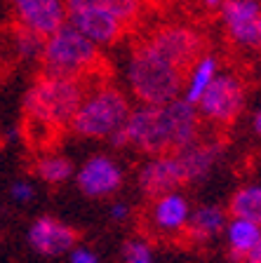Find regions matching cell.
<instances>
[{"mask_svg":"<svg viewBox=\"0 0 261 263\" xmlns=\"http://www.w3.org/2000/svg\"><path fill=\"white\" fill-rule=\"evenodd\" d=\"M181 186H186V181L181 174L177 153L148 155L142 162V167L136 170V188L148 200L160 197L165 193L179 191Z\"/></svg>","mask_w":261,"mask_h":263,"instance_id":"cell-11","label":"cell"},{"mask_svg":"<svg viewBox=\"0 0 261 263\" xmlns=\"http://www.w3.org/2000/svg\"><path fill=\"white\" fill-rule=\"evenodd\" d=\"M200 3H202V7L210 10V12H219L221 5H223V0H200Z\"/></svg>","mask_w":261,"mask_h":263,"instance_id":"cell-27","label":"cell"},{"mask_svg":"<svg viewBox=\"0 0 261 263\" xmlns=\"http://www.w3.org/2000/svg\"><path fill=\"white\" fill-rule=\"evenodd\" d=\"M127 141L144 155L177 153L179 151V129L172 101L163 106L136 104L125 122Z\"/></svg>","mask_w":261,"mask_h":263,"instance_id":"cell-5","label":"cell"},{"mask_svg":"<svg viewBox=\"0 0 261 263\" xmlns=\"http://www.w3.org/2000/svg\"><path fill=\"white\" fill-rule=\"evenodd\" d=\"M87 87V80L40 73L24 94V118L31 141L38 137V146H43L59 132L68 129L73 115L85 99Z\"/></svg>","mask_w":261,"mask_h":263,"instance_id":"cell-1","label":"cell"},{"mask_svg":"<svg viewBox=\"0 0 261 263\" xmlns=\"http://www.w3.org/2000/svg\"><path fill=\"white\" fill-rule=\"evenodd\" d=\"M139 258H153V247L148 237H130L123 245V263L127 261H139Z\"/></svg>","mask_w":261,"mask_h":263,"instance_id":"cell-23","label":"cell"},{"mask_svg":"<svg viewBox=\"0 0 261 263\" xmlns=\"http://www.w3.org/2000/svg\"><path fill=\"white\" fill-rule=\"evenodd\" d=\"M226 151V143L219 137L212 139H198L190 146L177 151V160H179L181 174H184L186 183H200L207 176L217 170V164L221 162V155Z\"/></svg>","mask_w":261,"mask_h":263,"instance_id":"cell-15","label":"cell"},{"mask_svg":"<svg viewBox=\"0 0 261 263\" xmlns=\"http://www.w3.org/2000/svg\"><path fill=\"white\" fill-rule=\"evenodd\" d=\"M106 3H109V7L113 10V14L118 16L127 28L142 16V10H144L142 0H106Z\"/></svg>","mask_w":261,"mask_h":263,"instance_id":"cell-22","label":"cell"},{"mask_svg":"<svg viewBox=\"0 0 261 263\" xmlns=\"http://www.w3.org/2000/svg\"><path fill=\"white\" fill-rule=\"evenodd\" d=\"M99 64H101V47H97L92 40H87L68 22L61 28H57L55 33H49L43 43V52H40L43 73L90 82Z\"/></svg>","mask_w":261,"mask_h":263,"instance_id":"cell-4","label":"cell"},{"mask_svg":"<svg viewBox=\"0 0 261 263\" xmlns=\"http://www.w3.org/2000/svg\"><path fill=\"white\" fill-rule=\"evenodd\" d=\"M217 14L223 24L226 38L238 49H245V52L261 49V0H223L221 10Z\"/></svg>","mask_w":261,"mask_h":263,"instance_id":"cell-9","label":"cell"},{"mask_svg":"<svg viewBox=\"0 0 261 263\" xmlns=\"http://www.w3.org/2000/svg\"><path fill=\"white\" fill-rule=\"evenodd\" d=\"M252 129H254L256 137H261V108L252 115Z\"/></svg>","mask_w":261,"mask_h":263,"instance_id":"cell-28","label":"cell"},{"mask_svg":"<svg viewBox=\"0 0 261 263\" xmlns=\"http://www.w3.org/2000/svg\"><path fill=\"white\" fill-rule=\"evenodd\" d=\"M226 242H229V254L233 261L245 263L247 254L261 242V226L245 219H229L226 223Z\"/></svg>","mask_w":261,"mask_h":263,"instance_id":"cell-18","label":"cell"},{"mask_svg":"<svg viewBox=\"0 0 261 263\" xmlns=\"http://www.w3.org/2000/svg\"><path fill=\"white\" fill-rule=\"evenodd\" d=\"M68 263H99V256L90 247L76 245L71 252H68Z\"/></svg>","mask_w":261,"mask_h":263,"instance_id":"cell-25","label":"cell"},{"mask_svg":"<svg viewBox=\"0 0 261 263\" xmlns=\"http://www.w3.org/2000/svg\"><path fill=\"white\" fill-rule=\"evenodd\" d=\"M123 181H125V172L111 155H92L76 172L78 191L92 200L115 195L123 188Z\"/></svg>","mask_w":261,"mask_h":263,"instance_id":"cell-10","label":"cell"},{"mask_svg":"<svg viewBox=\"0 0 261 263\" xmlns=\"http://www.w3.org/2000/svg\"><path fill=\"white\" fill-rule=\"evenodd\" d=\"M221 71V64L214 54L205 52L196 64L190 66L186 71V78H184V92H181V99H186L188 104L196 106L198 101L202 99V94L207 92V87L212 85V80L219 76Z\"/></svg>","mask_w":261,"mask_h":263,"instance_id":"cell-17","label":"cell"},{"mask_svg":"<svg viewBox=\"0 0 261 263\" xmlns=\"http://www.w3.org/2000/svg\"><path fill=\"white\" fill-rule=\"evenodd\" d=\"M19 26L47 38L66 24V0H10Z\"/></svg>","mask_w":261,"mask_h":263,"instance_id":"cell-13","label":"cell"},{"mask_svg":"<svg viewBox=\"0 0 261 263\" xmlns=\"http://www.w3.org/2000/svg\"><path fill=\"white\" fill-rule=\"evenodd\" d=\"M33 172L40 181H45L47 186H61L66 181H71L76 174V167L66 155L59 153H45L33 162Z\"/></svg>","mask_w":261,"mask_h":263,"instance_id":"cell-20","label":"cell"},{"mask_svg":"<svg viewBox=\"0 0 261 263\" xmlns=\"http://www.w3.org/2000/svg\"><path fill=\"white\" fill-rule=\"evenodd\" d=\"M132 113L127 94L111 82L90 85L80 108L76 110L68 129L80 139H103L109 141L113 132L125 127Z\"/></svg>","mask_w":261,"mask_h":263,"instance_id":"cell-3","label":"cell"},{"mask_svg":"<svg viewBox=\"0 0 261 263\" xmlns=\"http://www.w3.org/2000/svg\"><path fill=\"white\" fill-rule=\"evenodd\" d=\"M10 197L16 204H28L36 197V188L28 183V181H14L10 188Z\"/></svg>","mask_w":261,"mask_h":263,"instance_id":"cell-24","label":"cell"},{"mask_svg":"<svg viewBox=\"0 0 261 263\" xmlns=\"http://www.w3.org/2000/svg\"><path fill=\"white\" fill-rule=\"evenodd\" d=\"M26 240L43 256H61L78 245V230L57 216H38L28 226Z\"/></svg>","mask_w":261,"mask_h":263,"instance_id":"cell-14","label":"cell"},{"mask_svg":"<svg viewBox=\"0 0 261 263\" xmlns=\"http://www.w3.org/2000/svg\"><path fill=\"white\" fill-rule=\"evenodd\" d=\"M153 49H158L181 71H188L207 52V40L196 26L190 24H163L144 38Z\"/></svg>","mask_w":261,"mask_h":263,"instance_id":"cell-8","label":"cell"},{"mask_svg":"<svg viewBox=\"0 0 261 263\" xmlns=\"http://www.w3.org/2000/svg\"><path fill=\"white\" fill-rule=\"evenodd\" d=\"M247 101V87L238 73L219 71V76L207 87L202 99L196 104L200 120L219 129L231 127L240 118Z\"/></svg>","mask_w":261,"mask_h":263,"instance_id":"cell-6","label":"cell"},{"mask_svg":"<svg viewBox=\"0 0 261 263\" xmlns=\"http://www.w3.org/2000/svg\"><path fill=\"white\" fill-rule=\"evenodd\" d=\"M111 219L118 221V223H125V221L130 219V207H127L125 202H113V207H111Z\"/></svg>","mask_w":261,"mask_h":263,"instance_id":"cell-26","label":"cell"},{"mask_svg":"<svg viewBox=\"0 0 261 263\" xmlns=\"http://www.w3.org/2000/svg\"><path fill=\"white\" fill-rule=\"evenodd\" d=\"M231 219H245L261 226V183H247L240 186L229 200Z\"/></svg>","mask_w":261,"mask_h":263,"instance_id":"cell-19","label":"cell"},{"mask_svg":"<svg viewBox=\"0 0 261 263\" xmlns=\"http://www.w3.org/2000/svg\"><path fill=\"white\" fill-rule=\"evenodd\" d=\"M66 22L101 49L115 45L127 33V26L106 0H66Z\"/></svg>","mask_w":261,"mask_h":263,"instance_id":"cell-7","label":"cell"},{"mask_svg":"<svg viewBox=\"0 0 261 263\" xmlns=\"http://www.w3.org/2000/svg\"><path fill=\"white\" fill-rule=\"evenodd\" d=\"M259 35H261V16H259Z\"/></svg>","mask_w":261,"mask_h":263,"instance_id":"cell-30","label":"cell"},{"mask_svg":"<svg viewBox=\"0 0 261 263\" xmlns=\"http://www.w3.org/2000/svg\"><path fill=\"white\" fill-rule=\"evenodd\" d=\"M127 263H155L153 258H139V261H127Z\"/></svg>","mask_w":261,"mask_h":263,"instance_id":"cell-29","label":"cell"},{"mask_svg":"<svg viewBox=\"0 0 261 263\" xmlns=\"http://www.w3.org/2000/svg\"><path fill=\"white\" fill-rule=\"evenodd\" d=\"M43 43H45L43 35H38V33H33L16 24L14 33H12V47H14V54L19 57V59H38L40 61Z\"/></svg>","mask_w":261,"mask_h":263,"instance_id":"cell-21","label":"cell"},{"mask_svg":"<svg viewBox=\"0 0 261 263\" xmlns=\"http://www.w3.org/2000/svg\"><path fill=\"white\" fill-rule=\"evenodd\" d=\"M226 223H229V212L223 207H219V204H200V207L190 209L188 223H186L181 240L193 247L210 245L226 230Z\"/></svg>","mask_w":261,"mask_h":263,"instance_id":"cell-16","label":"cell"},{"mask_svg":"<svg viewBox=\"0 0 261 263\" xmlns=\"http://www.w3.org/2000/svg\"><path fill=\"white\" fill-rule=\"evenodd\" d=\"M142 3H148V0H142Z\"/></svg>","mask_w":261,"mask_h":263,"instance_id":"cell-31","label":"cell"},{"mask_svg":"<svg viewBox=\"0 0 261 263\" xmlns=\"http://www.w3.org/2000/svg\"><path fill=\"white\" fill-rule=\"evenodd\" d=\"M186 71L153 49L146 40L136 43L127 59V85L139 104L163 106L184 92Z\"/></svg>","mask_w":261,"mask_h":263,"instance_id":"cell-2","label":"cell"},{"mask_svg":"<svg viewBox=\"0 0 261 263\" xmlns=\"http://www.w3.org/2000/svg\"><path fill=\"white\" fill-rule=\"evenodd\" d=\"M190 216V202L181 191L153 197L148 207V226L155 235L167 240H181Z\"/></svg>","mask_w":261,"mask_h":263,"instance_id":"cell-12","label":"cell"}]
</instances>
